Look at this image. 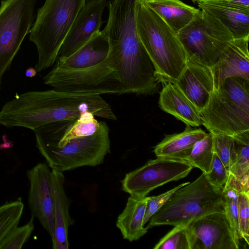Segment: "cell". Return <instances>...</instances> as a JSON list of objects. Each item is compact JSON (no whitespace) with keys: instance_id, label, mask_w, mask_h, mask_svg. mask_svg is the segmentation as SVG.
Returning a JSON list of instances; mask_svg holds the SVG:
<instances>
[{"instance_id":"6da1fadb","label":"cell","mask_w":249,"mask_h":249,"mask_svg":"<svg viewBox=\"0 0 249 249\" xmlns=\"http://www.w3.org/2000/svg\"><path fill=\"white\" fill-rule=\"evenodd\" d=\"M137 0H113L106 4L108 18L102 31L115 55L122 94H153L158 91L153 64L141 42L136 25Z\"/></svg>"},{"instance_id":"7a4b0ae2","label":"cell","mask_w":249,"mask_h":249,"mask_svg":"<svg viewBox=\"0 0 249 249\" xmlns=\"http://www.w3.org/2000/svg\"><path fill=\"white\" fill-rule=\"evenodd\" d=\"M101 94L52 89L17 94L0 110V124L34 130L46 124L79 117L90 112L95 116L116 120L110 106Z\"/></svg>"},{"instance_id":"3957f363","label":"cell","mask_w":249,"mask_h":249,"mask_svg":"<svg viewBox=\"0 0 249 249\" xmlns=\"http://www.w3.org/2000/svg\"><path fill=\"white\" fill-rule=\"evenodd\" d=\"M138 35L152 61L159 83H174L188 62L177 34L141 0H137Z\"/></svg>"},{"instance_id":"277c9868","label":"cell","mask_w":249,"mask_h":249,"mask_svg":"<svg viewBox=\"0 0 249 249\" xmlns=\"http://www.w3.org/2000/svg\"><path fill=\"white\" fill-rule=\"evenodd\" d=\"M86 0H45L37 10L29 39L36 46L40 72L54 65L61 46Z\"/></svg>"},{"instance_id":"5b68a950","label":"cell","mask_w":249,"mask_h":249,"mask_svg":"<svg viewBox=\"0 0 249 249\" xmlns=\"http://www.w3.org/2000/svg\"><path fill=\"white\" fill-rule=\"evenodd\" d=\"M199 116L209 131L233 136L249 130V81L236 76L226 79L212 93Z\"/></svg>"},{"instance_id":"8992f818","label":"cell","mask_w":249,"mask_h":249,"mask_svg":"<svg viewBox=\"0 0 249 249\" xmlns=\"http://www.w3.org/2000/svg\"><path fill=\"white\" fill-rule=\"evenodd\" d=\"M225 211L222 191L213 187L202 174L177 190L149 220L147 230L162 225H187L207 214Z\"/></svg>"},{"instance_id":"52a82bcc","label":"cell","mask_w":249,"mask_h":249,"mask_svg":"<svg viewBox=\"0 0 249 249\" xmlns=\"http://www.w3.org/2000/svg\"><path fill=\"white\" fill-rule=\"evenodd\" d=\"M177 34L188 61L211 69L234 39L219 20L202 10Z\"/></svg>"},{"instance_id":"ba28073f","label":"cell","mask_w":249,"mask_h":249,"mask_svg":"<svg viewBox=\"0 0 249 249\" xmlns=\"http://www.w3.org/2000/svg\"><path fill=\"white\" fill-rule=\"evenodd\" d=\"M114 54L109 51L101 62L82 69H69L54 65L43 78L53 89L71 92L122 94L116 72Z\"/></svg>"},{"instance_id":"9c48e42d","label":"cell","mask_w":249,"mask_h":249,"mask_svg":"<svg viewBox=\"0 0 249 249\" xmlns=\"http://www.w3.org/2000/svg\"><path fill=\"white\" fill-rule=\"evenodd\" d=\"M109 129L100 121L97 131L92 135L72 139L61 147L38 148L51 169L63 172L76 168L94 167L104 162L110 152Z\"/></svg>"},{"instance_id":"30bf717a","label":"cell","mask_w":249,"mask_h":249,"mask_svg":"<svg viewBox=\"0 0 249 249\" xmlns=\"http://www.w3.org/2000/svg\"><path fill=\"white\" fill-rule=\"evenodd\" d=\"M36 0H2L0 5V90L34 21Z\"/></svg>"},{"instance_id":"8fae6325","label":"cell","mask_w":249,"mask_h":249,"mask_svg":"<svg viewBox=\"0 0 249 249\" xmlns=\"http://www.w3.org/2000/svg\"><path fill=\"white\" fill-rule=\"evenodd\" d=\"M193 167L185 161L157 157L126 174L122 189L133 197H144L155 188L186 177Z\"/></svg>"},{"instance_id":"7c38bea8","label":"cell","mask_w":249,"mask_h":249,"mask_svg":"<svg viewBox=\"0 0 249 249\" xmlns=\"http://www.w3.org/2000/svg\"><path fill=\"white\" fill-rule=\"evenodd\" d=\"M191 249H239L225 212L210 213L187 224Z\"/></svg>"},{"instance_id":"4fadbf2b","label":"cell","mask_w":249,"mask_h":249,"mask_svg":"<svg viewBox=\"0 0 249 249\" xmlns=\"http://www.w3.org/2000/svg\"><path fill=\"white\" fill-rule=\"evenodd\" d=\"M47 163H38L27 171L30 188L28 196L32 216L36 217L53 238L54 231L51 170Z\"/></svg>"},{"instance_id":"5bb4252c","label":"cell","mask_w":249,"mask_h":249,"mask_svg":"<svg viewBox=\"0 0 249 249\" xmlns=\"http://www.w3.org/2000/svg\"><path fill=\"white\" fill-rule=\"evenodd\" d=\"M106 4L105 0H86L61 46L58 58L69 55L100 31Z\"/></svg>"},{"instance_id":"9a60e30c","label":"cell","mask_w":249,"mask_h":249,"mask_svg":"<svg viewBox=\"0 0 249 249\" xmlns=\"http://www.w3.org/2000/svg\"><path fill=\"white\" fill-rule=\"evenodd\" d=\"M174 84L199 112L206 106L215 89L211 69L190 61Z\"/></svg>"},{"instance_id":"2e32d148","label":"cell","mask_w":249,"mask_h":249,"mask_svg":"<svg viewBox=\"0 0 249 249\" xmlns=\"http://www.w3.org/2000/svg\"><path fill=\"white\" fill-rule=\"evenodd\" d=\"M249 37L234 38L212 68L214 89L229 77H240L249 81Z\"/></svg>"},{"instance_id":"e0dca14e","label":"cell","mask_w":249,"mask_h":249,"mask_svg":"<svg viewBox=\"0 0 249 249\" xmlns=\"http://www.w3.org/2000/svg\"><path fill=\"white\" fill-rule=\"evenodd\" d=\"M51 182L53 197L54 231L52 238L53 249H68L69 228L73 223L69 213L71 201L64 187L63 172L52 169Z\"/></svg>"},{"instance_id":"ac0fdd59","label":"cell","mask_w":249,"mask_h":249,"mask_svg":"<svg viewBox=\"0 0 249 249\" xmlns=\"http://www.w3.org/2000/svg\"><path fill=\"white\" fill-rule=\"evenodd\" d=\"M195 3L200 9L219 20L234 38L249 37V10L212 0H198Z\"/></svg>"},{"instance_id":"d6986e66","label":"cell","mask_w":249,"mask_h":249,"mask_svg":"<svg viewBox=\"0 0 249 249\" xmlns=\"http://www.w3.org/2000/svg\"><path fill=\"white\" fill-rule=\"evenodd\" d=\"M108 52V39L99 31L69 55L57 58L54 65L69 69L88 68L101 62Z\"/></svg>"},{"instance_id":"ffe728a7","label":"cell","mask_w":249,"mask_h":249,"mask_svg":"<svg viewBox=\"0 0 249 249\" xmlns=\"http://www.w3.org/2000/svg\"><path fill=\"white\" fill-rule=\"evenodd\" d=\"M160 93L159 106L169 113L190 126H199V112L194 104L172 83L163 84Z\"/></svg>"},{"instance_id":"44dd1931","label":"cell","mask_w":249,"mask_h":249,"mask_svg":"<svg viewBox=\"0 0 249 249\" xmlns=\"http://www.w3.org/2000/svg\"><path fill=\"white\" fill-rule=\"evenodd\" d=\"M207 134L201 128L194 129L186 125L185 130L181 133L166 135L155 146L154 152L158 158L186 161L195 144Z\"/></svg>"},{"instance_id":"7402d4cb","label":"cell","mask_w":249,"mask_h":249,"mask_svg":"<svg viewBox=\"0 0 249 249\" xmlns=\"http://www.w3.org/2000/svg\"><path fill=\"white\" fill-rule=\"evenodd\" d=\"M177 34L188 24L200 9L179 0H141Z\"/></svg>"},{"instance_id":"603a6c76","label":"cell","mask_w":249,"mask_h":249,"mask_svg":"<svg viewBox=\"0 0 249 249\" xmlns=\"http://www.w3.org/2000/svg\"><path fill=\"white\" fill-rule=\"evenodd\" d=\"M148 197H128L125 207L116 222V226L124 239L130 242L136 241L147 232L148 230L143 226V220Z\"/></svg>"},{"instance_id":"cb8c5ba5","label":"cell","mask_w":249,"mask_h":249,"mask_svg":"<svg viewBox=\"0 0 249 249\" xmlns=\"http://www.w3.org/2000/svg\"><path fill=\"white\" fill-rule=\"evenodd\" d=\"M234 144L230 158L229 174L249 191V130L231 136Z\"/></svg>"},{"instance_id":"d4e9b609","label":"cell","mask_w":249,"mask_h":249,"mask_svg":"<svg viewBox=\"0 0 249 249\" xmlns=\"http://www.w3.org/2000/svg\"><path fill=\"white\" fill-rule=\"evenodd\" d=\"M249 192L244 189L229 174L226 184L222 190L225 213L236 238L241 240L239 227L238 195L239 191Z\"/></svg>"},{"instance_id":"484cf974","label":"cell","mask_w":249,"mask_h":249,"mask_svg":"<svg viewBox=\"0 0 249 249\" xmlns=\"http://www.w3.org/2000/svg\"><path fill=\"white\" fill-rule=\"evenodd\" d=\"M213 154V137L209 132L195 144L186 161L200 169L203 173H207L211 170Z\"/></svg>"},{"instance_id":"4316f807","label":"cell","mask_w":249,"mask_h":249,"mask_svg":"<svg viewBox=\"0 0 249 249\" xmlns=\"http://www.w3.org/2000/svg\"><path fill=\"white\" fill-rule=\"evenodd\" d=\"M23 209L21 197L0 206V243L18 225Z\"/></svg>"},{"instance_id":"83f0119b","label":"cell","mask_w":249,"mask_h":249,"mask_svg":"<svg viewBox=\"0 0 249 249\" xmlns=\"http://www.w3.org/2000/svg\"><path fill=\"white\" fill-rule=\"evenodd\" d=\"M154 249H191L187 225H179L167 233Z\"/></svg>"},{"instance_id":"f1b7e54d","label":"cell","mask_w":249,"mask_h":249,"mask_svg":"<svg viewBox=\"0 0 249 249\" xmlns=\"http://www.w3.org/2000/svg\"><path fill=\"white\" fill-rule=\"evenodd\" d=\"M34 217L22 226L16 227L0 243V249H20L28 241L34 230Z\"/></svg>"},{"instance_id":"f546056e","label":"cell","mask_w":249,"mask_h":249,"mask_svg":"<svg viewBox=\"0 0 249 249\" xmlns=\"http://www.w3.org/2000/svg\"><path fill=\"white\" fill-rule=\"evenodd\" d=\"M213 140V152L220 159L229 172L230 158L233 148V138L226 134L215 131H209Z\"/></svg>"},{"instance_id":"4dcf8cb0","label":"cell","mask_w":249,"mask_h":249,"mask_svg":"<svg viewBox=\"0 0 249 249\" xmlns=\"http://www.w3.org/2000/svg\"><path fill=\"white\" fill-rule=\"evenodd\" d=\"M204 175L213 187L222 191L228 179L229 172L219 157L214 153L211 170Z\"/></svg>"},{"instance_id":"1f68e13d","label":"cell","mask_w":249,"mask_h":249,"mask_svg":"<svg viewBox=\"0 0 249 249\" xmlns=\"http://www.w3.org/2000/svg\"><path fill=\"white\" fill-rule=\"evenodd\" d=\"M238 220L240 236L249 245V192L239 191L238 195Z\"/></svg>"},{"instance_id":"d6a6232c","label":"cell","mask_w":249,"mask_h":249,"mask_svg":"<svg viewBox=\"0 0 249 249\" xmlns=\"http://www.w3.org/2000/svg\"><path fill=\"white\" fill-rule=\"evenodd\" d=\"M189 183V182H187L180 184L171 190L159 196H149L146 202L143 226H145L150 218L158 212L177 190Z\"/></svg>"},{"instance_id":"836d02e7","label":"cell","mask_w":249,"mask_h":249,"mask_svg":"<svg viewBox=\"0 0 249 249\" xmlns=\"http://www.w3.org/2000/svg\"><path fill=\"white\" fill-rule=\"evenodd\" d=\"M221 2L235 7L249 10V0H212Z\"/></svg>"},{"instance_id":"e575fe53","label":"cell","mask_w":249,"mask_h":249,"mask_svg":"<svg viewBox=\"0 0 249 249\" xmlns=\"http://www.w3.org/2000/svg\"><path fill=\"white\" fill-rule=\"evenodd\" d=\"M36 72L35 68H29L26 71L25 75L27 77H33L36 75Z\"/></svg>"},{"instance_id":"d590c367","label":"cell","mask_w":249,"mask_h":249,"mask_svg":"<svg viewBox=\"0 0 249 249\" xmlns=\"http://www.w3.org/2000/svg\"><path fill=\"white\" fill-rule=\"evenodd\" d=\"M192 1H193V2H195L197 0H191Z\"/></svg>"},{"instance_id":"8d00e7d4","label":"cell","mask_w":249,"mask_h":249,"mask_svg":"<svg viewBox=\"0 0 249 249\" xmlns=\"http://www.w3.org/2000/svg\"></svg>"}]
</instances>
